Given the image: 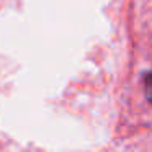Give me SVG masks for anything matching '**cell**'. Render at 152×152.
<instances>
[{
	"mask_svg": "<svg viewBox=\"0 0 152 152\" xmlns=\"http://www.w3.org/2000/svg\"><path fill=\"white\" fill-rule=\"evenodd\" d=\"M144 85H145V96H147L149 102L152 103V70L147 74V75H145Z\"/></svg>",
	"mask_w": 152,
	"mask_h": 152,
	"instance_id": "cell-1",
	"label": "cell"
}]
</instances>
